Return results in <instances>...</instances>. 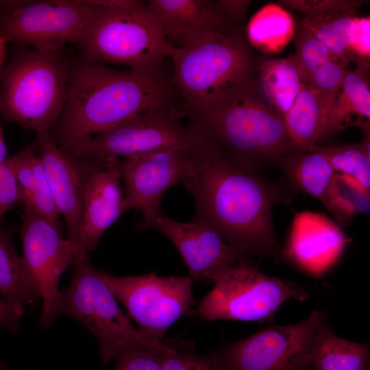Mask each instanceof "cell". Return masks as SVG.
<instances>
[{
	"label": "cell",
	"instance_id": "obj_1",
	"mask_svg": "<svg viewBox=\"0 0 370 370\" xmlns=\"http://www.w3.org/2000/svg\"><path fill=\"white\" fill-rule=\"evenodd\" d=\"M195 128L190 164L182 183L195 203L193 220L212 227L247 257H279L272 210L284 200L280 189Z\"/></svg>",
	"mask_w": 370,
	"mask_h": 370
},
{
	"label": "cell",
	"instance_id": "obj_2",
	"mask_svg": "<svg viewBox=\"0 0 370 370\" xmlns=\"http://www.w3.org/2000/svg\"><path fill=\"white\" fill-rule=\"evenodd\" d=\"M169 95L159 70L119 71L79 58L73 63L66 99L50 134L68 152L137 114L169 107Z\"/></svg>",
	"mask_w": 370,
	"mask_h": 370
},
{
	"label": "cell",
	"instance_id": "obj_3",
	"mask_svg": "<svg viewBox=\"0 0 370 370\" xmlns=\"http://www.w3.org/2000/svg\"><path fill=\"white\" fill-rule=\"evenodd\" d=\"M190 123L223 153L255 170L285 171L300 151L263 95L257 73L214 95Z\"/></svg>",
	"mask_w": 370,
	"mask_h": 370
},
{
	"label": "cell",
	"instance_id": "obj_4",
	"mask_svg": "<svg viewBox=\"0 0 370 370\" xmlns=\"http://www.w3.org/2000/svg\"><path fill=\"white\" fill-rule=\"evenodd\" d=\"M72 65L62 49L21 48L0 70V114L27 131L55 126L63 110Z\"/></svg>",
	"mask_w": 370,
	"mask_h": 370
},
{
	"label": "cell",
	"instance_id": "obj_5",
	"mask_svg": "<svg viewBox=\"0 0 370 370\" xmlns=\"http://www.w3.org/2000/svg\"><path fill=\"white\" fill-rule=\"evenodd\" d=\"M164 54L193 113L219 92L256 75L260 60L236 28L208 32L182 48L167 44Z\"/></svg>",
	"mask_w": 370,
	"mask_h": 370
},
{
	"label": "cell",
	"instance_id": "obj_6",
	"mask_svg": "<svg viewBox=\"0 0 370 370\" xmlns=\"http://www.w3.org/2000/svg\"><path fill=\"white\" fill-rule=\"evenodd\" d=\"M94 5L77 43L80 59L126 65L132 71L159 70L167 42L147 5L139 9Z\"/></svg>",
	"mask_w": 370,
	"mask_h": 370
},
{
	"label": "cell",
	"instance_id": "obj_7",
	"mask_svg": "<svg viewBox=\"0 0 370 370\" xmlns=\"http://www.w3.org/2000/svg\"><path fill=\"white\" fill-rule=\"evenodd\" d=\"M210 282L214 287L192 311V315L208 321H264L289 299H308L296 284L269 276L247 260L216 269Z\"/></svg>",
	"mask_w": 370,
	"mask_h": 370
},
{
	"label": "cell",
	"instance_id": "obj_8",
	"mask_svg": "<svg viewBox=\"0 0 370 370\" xmlns=\"http://www.w3.org/2000/svg\"><path fill=\"white\" fill-rule=\"evenodd\" d=\"M69 287L61 291L59 315L81 322L97 339L103 362L116 359L129 347L141 343L161 346L146 338L119 307L117 299L87 256L75 258Z\"/></svg>",
	"mask_w": 370,
	"mask_h": 370
},
{
	"label": "cell",
	"instance_id": "obj_9",
	"mask_svg": "<svg viewBox=\"0 0 370 370\" xmlns=\"http://www.w3.org/2000/svg\"><path fill=\"white\" fill-rule=\"evenodd\" d=\"M116 299L148 340L162 343L165 332L189 312L194 303L190 276H161L154 272L116 276L101 271Z\"/></svg>",
	"mask_w": 370,
	"mask_h": 370
},
{
	"label": "cell",
	"instance_id": "obj_10",
	"mask_svg": "<svg viewBox=\"0 0 370 370\" xmlns=\"http://www.w3.org/2000/svg\"><path fill=\"white\" fill-rule=\"evenodd\" d=\"M325 317V312L314 310L300 323L269 326L225 345L212 354L216 370H306L309 350Z\"/></svg>",
	"mask_w": 370,
	"mask_h": 370
},
{
	"label": "cell",
	"instance_id": "obj_11",
	"mask_svg": "<svg viewBox=\"0 0 370 370\" xmlns=\"http://www.w3.org/2000/svg\"><path fill=\"white\" fill-rule=\"evenodd\" d=\"M180 118L169 107L143 112L95 134L68 153L80 159H124L162 148H188L194 143L195 131L190 124L184 127Z\"/></svg>",
	"mask_w": 370,
	"mask_h": 370
},
{
	"label": "cell",
	"instance_id": "obj_12",
	"mask_svg": "<svg viewBox=\"0 0 370 370\" xmlns=\"http://www.w3.org/2000/svg\"><path fill=\"white\" fill-rule=\"evenodd\" d=\"M94 7L90 0L25 1L0 14V36L38 51L77 44Z\"/></svg>",
	"mask_w": 370,
	"mask_h": 370
},
{
	"label": "cell",
	"instance_id": "obj_13",
	"mask_svg": "<svg viewBox=\"0 0 370 370\" xmlns=\"http://www.w3.org/2000/svg\"><path fill=\"white\" fill-rule=\"evenodd\" d=\"M18 232L23 260L43 301L40 323L47 328L59 316L60 276L73 265L75 253L60 228L25 208Z\"/></svg>",
	"mask_w": 370,
	"mask_h": 370
},
{
	"label": "cell",
	"instance_id": "obj_14",
	"mask_svg": "<svg viewBox=\"0 0 370 370\" xmlns=\"http://www.w3.org/2000/svg\"><path fill=\"white\" fill-rule=\"evenodd\" d=\"M143 215V221L137 229L156 230L166 236L180 253L193 280L210 282L216 269L247 260L246 256L203 222H179L160 208Z\"/></svg>",
	"mask_w": 370,
	"mask_h": 370
},
{
	"label": "cell",
	"instance_id": "obj_15",
	"mask_svg": "<svg viewBox=\"0 0 370 370\" xmlns=\"http://www.w3.org/2000/svg\"><path fill=\"white\" fill-rule=\"evenodd\" d=\"M78 159L82 172L83 211L76 258L93 251L105 232L125 211L121 160Z\"/></svg>",
	"mask_w": 370,
	"mask_h": 370
},
{
	"label": "cell",
	"instance_id": "obj_16",
	"mask_svg": "<svg viewBox=\"0 0 370 370\" xmlns=\"http://www.w3.org/2000/svg\"><path fill=\"white\" fill-rule=\"evenodd\" d=\"M194 143L188 148H162L121 160L125 210L136 208L144 214L160 208L163 194L182 183L190 164Z\"/></svg>",
	"mask_w": 370,
	"mask_h": 370
},
{
	"label": "cell",
	"instance_id": "obj_17",
	"mask_svg": "<svg viewBox=\"0 0 370 370\" xmlns=\"http://www.w3.org/2000/svg\"><path fill=\"white\" fill-rule=\"evenodd\" d=\"M348 239L325 215L297 212L293 220L284 256L304 272L319 276L340 258Z\"/></svg>",
	"mask_w": 370,
	"mask_h": 370
},
{
	"label": "cell",
	"instance_id": "obj_18",
	"mask_svg": "<svg viewBox=\"0 0 370 370\" xmlns=\"http://www.w3.org/2000/svg\"><path fill=\"white\" fill-rule=\"evenodd\" d=\"M37 151L44 166L54 204L64 217L67 240L75 256L82 217V172L80 160L64 151L50 132H36Z\"/></svg>",
	"mask_w": 370,
	"mask_h": 370
},
{
	"label": "cell",
	"instance_id": "obj_19",
	"mask_svg": "<svg viewBox=\"0 0 370 370\" xmlns=\"http://www.w3.org/2000/svg\"><path fill=\"white\" fill-rule=\"evenodd\" d=\"M147 6L160 22L166 42L182 48L203 35L236 28L219 14L208 0H150Z\"/></svg>",
	"mask_w": 370,
	"mask_h": 370
},
{
	"label": "cell",
	"instance_id": "obj_20",
	"mask_svg": "<svg viewBox=\"0 0 370 370\" xmlns=\"http://www.w3.org/2000/svg\"><path fill=\"white\" fill-rule=\"evenodd\" d=\"M284 172L298 188L320 201L339 223H348L358 212L343 193L338 174L314 148L299 151Z\"/></svg>",
	"mask_w": 370,
	"mask_h": 370
},
{
	"label": "cell",
	"instance_id": "obj_21",
	"mask_svg": "<svg viewBox=\"0 0 370 370\" xmlns=\"http://www.w3.org/2000/svg\"><path fill=\"white\" fill-rule=\"evenodd\" d=\"M369 65L356 64L347 71L340 92L332 103L319 140L350 127L370 125Z\"/></svg>",
	"mask_w": 370,
	"mask_h": 370
},
{
	"label": "cell",
	"instance_id": "obj_22",
	"mask_svg": "<svg viewBox=\"0 0 370 370\" xmlns=\"http://www.w3.org/2000/svg\"><path fill=\"white\" fill-rule=\"evenodd\" d=\"M36 151L34 142L8 158L7 162L15 176L19 201L24 208L60 228V214L53 200L44 166Z\"/></svg>",
	"mask_w": 370,
	"mask_h": 370
},
{
	"label": "cell",
	"instance_id": "obj_23",
	"mask_svg": "<svg viewBox=\"0 0 370 370\" xmlns=\"http://www.w3.org/2000/svg\"><path fill=\"white\" fill-rule=\"evenodd\" d=\"M369 345L343 338L325 321L314 337L307 358L306 370H367Z\"/></svg>",
	"mask_w": 370,
	"mask_h": 370
},
{
	"label": "cell",
	"instance_id": "obj_24",
	"mask_svg": "<svg viewBox=\"0 0 370 370\" xmlns=\"http://www.w3.org/2000/svg\"><path fill=\"white\" fill-rule=\"evenodd\" d=\"M328 113L319 95L303 82L293 106L283 117L287 133L300 151H310L317 145Z\"/></svg>",
	"mask_w": 370,
	"mask_h": 370
},
{
	"label": "cell",
	"instance_id": "obj_25",
	"mask_svg": "<svg viewBox=\"0 0 370 370\" xmlns=\"http://www.w3.org/2000/svg\"><path fill=\"white\" fill-rule=\"evenodd\" d=\"M257 77L266 99L283 119L304 82L293 54L286 58H260Z\"/></svg>",
	"mask_w": 370,
	"mask_h": 370
},
{
	"label": "cell",
	"instance_id": "obj_26",
	"mask_svg": "<svg viewBox=\"0 0 370 370\" xmlns=\"http://www.w3.org/2000/svg\"><path fill=\"white\" fill-rule=\"evenodd\" d=\"M0 294L23 313L40 298L22 256L12 243V234L0 225Z\"/></svg>",
	"mask_w": 370,
	"mask_h": 370
},
{
	"label": "cell",
	"instance_id": "obj_27",
	"mask_svg": "<svg viewBox=\"0 0 370 370\" xmlns=\"http://www.w3.org/2000/svg\"><path fill=\"white\" fill-rule=\"evenodd\" d=\"M295 32L291 15L282 7L270 3L260 9L250 19L246 39L251 47L264 53H278Z\"/></svg>",
	"mask_w": 370,
	"mask_h": 370
},
{
	"label": "cell",
	"instance_id": "obj_28",
	"mask_svg": "<svg viewBox=\"0 0 370 370\" xmlns=\"http://www.w3.org/2000/svg\"><path fill=\"white\" fill-rule=\"evenodd\" d=\"M314 148L327 158L336 173L352 178L366 190L370 191L369 152L365 149L361 143L315 145Z\"/></svg>",
	"mask_w": 370,
	"mask_h": 370
},
{
	"label": "cell",
	"instance_id": "obj_29",
	"mask_svg": "<svg viewBox=\"0 0 370 370\" xmlns=\"http://www.w3.org/2000/svg\"><path fill=\"white\" fill-rule=\"evenodd\" d=\"M355 16H343L326 21H315L304 18L300 23L328 49L334 59L349 64V32Z\"/></svg>",
	"mask_w": 370,
	"mask_h": 370
},
{
	"label": "cell",
	"instance_id": "obj_30",
	"mask_svg": "<svg viewBox=\"0 0 370 370\" xmlns=\"http://www.w3.org/2000/svg\"><path fill=\"white\" fill-rule=\"evenodd\" d=\"M279 5L302 13L311 21H322L343 16H355L366 3L362 0H282Z\"/></svg>",
	"mask_w": 370,
	"mask_h": 370
},
{
	"label": "cell",
	"instance_id": "obj_31",
	"mask_svg": "<svg viewBox=\"0 0 370 370\" xmlns=\"http://www.w3.org/2000/svg\"><path fill=\"white\" fill-rule=\"evenodd\" d=\"M295 34L296 53L293 56L305 82L313 71L334 58L325 45L301 24Z\"/></svg>",
	"mask_w": 370,
	"mask_h": 370
},
{
	"label": "cell",
	"instance_id": "obj_32",
	"mask_svg": "<svg viewBox=\"0 0 370 370\" xmlns=\"http://www.w3.org/2000/svg\"><path fill=\"white\" fill-rule=\"evenodd\" d=\"M161 370H216V367L212 355L197 354L190 343L166 341Z\"/></svg>",
	"mask_w": 370,
	"mask_h": 370
},
{
	"label": "cell",
	"instance_id": "obj_33",
	"mask_svg": "<svg viewBox=\"0 0 370 370\" xmlns=\"http://www.w3.org/2000/svg\"><path fill=\"white\" fill-rule=\"evenodd\" d=\"M349 69V64L331 58L313 71L305 82L319 95L328 111Z\"/></svg>",
	"mask_w": 370,
	"mask_h": 370
},
{
	"label": "cell",
	"instance_id": "obj_34",
	"mask_svg": "<svg viewBox=\"0 0 370 370\" xmlns=\"http://www.w3.org/2000/svg\"><path fill=\"white\" fill-rule=\"evenodd\" d=\"M134 344L116 359L114 370H161V350L165 345Z\"/></svg>",
	"mask_w": 370,
	"mask_h": 370
},
{
	"label": "cell",
	"instance_id": "obj_35",
	"mask_svg": "<svg viewBox=\"0 0 370 370\" xmlns=\"http://www.w3.org/2000/svg\"><path fill=\"white\" fill-rule=\"evenodd\" d=\"M369 17L354 16L349 32V52L356 64L369 65L370 57Z\"/></svg>",
	"mask_w": 370,
	"mask_h": 370
},
{
	"label": "cell",
	"instance_id": "obj_36",
	"mask_svg": "<svg viewBox=\"0 0 370 370\" xmlns=\"http://www.w3.org/2000/svg\"><path fill=\"white\" fill-rule=\"evenodd\" d=\"M19 201V192L13 171L7 160L0 164V225L3 215Z\"/></svg>",
	"mask_w": 370,
	"mask_h": 370
},
{
	"label": "cell",
	"instance_id": "obj_37",
	"mask_svg": "<svg viewBox=\"0 0 370 370\" xmlns=\"http://www.w3.org/2000/svg\"><path fill=\"white\" fill-rule=\"evenodd\" d=\"M251 3L249 0H217L214 1V5L221 18L236 27L244 18Z\"/></svg>",
	"mask_w": 370,
	"mask_h": 370
},
{
	"label": "cell",
	"instance_id": "obj_38",
	"mask_svg": "<svg viewBox=\"0 0 370 370\" xmlns=\"http://www.w3.org/2000/svg\"><path fill=\"white\" fill-rule=\"evenodd\" d=\"M23 312L6 302L0 299V327L12 332H16L21 329V319Z\"/></svg>",
	"mask_w": 370,
	"mask_h": 370
},
{
	"label": "cell",
	"instance_id": "obj_39",
	"mask_svg": "<svg viewBox=\"0 0 370 370\" xmlns=\"http://www.w3.org/2000/svg\"><path fill=\"white\" fill-rule=\"evenodd\" d=\"M8 149L5 143L3 127L0 122V164L8 159Z\"/></svg>",
	"mask_w": 370,
	"mask_h": 370
},
{
	"label": "cell",
	"instance_id": "obj_40",
	"mask_svg": "<svg viewBox=\"0 0 370 370\" xmlns=\"http://www.w3.org/2000/svg\"><path fill=\"white\" fill-rule=\"evenodd\" d=\"M5 40L0 36V70L3 66V63L5 56Z\"/></svg>",
	"mask_w": 370,
	"mask_h": 370
},
{
	"label": "cell",
	"instance_id": "obj_41",
	"mask_svg": "<svg viewBox=\"0 0 370 370\" xmlns=\"http://www.w3.org/2000/svg\"><path fill=\"white\" fill-rule=\"evenodd\" d=\"M0 370H6L5 366L1 362H0Z\"/></svg>",
	"mask_w": 370,
	"mask_h": 370
},
{
	"label": "cell",
	"instance_id": "obj_42",
	"mask_svg": "<svg viewBox=\"0 0 370 370\" xmlns=\"http://www.w3.org/2000/svg\"><path fill=\"white\" fill-rule=\"evenodd\" d=\"M28 370H31V369H28Z\"/></svg>",
	"mask_w": 370,
	"mask_h": 370
}]
</instances>
